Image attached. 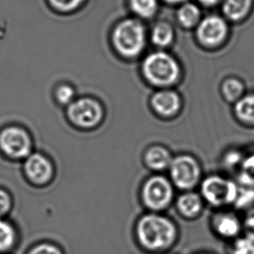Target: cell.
I'll list each match as a JSON object with an SVG mask.
<instances>
[{"label":"cell","mask_w":254,"mask_h":254,"mask_svg":"<svg viewBox=\"0 0 254 254\" xmlns=\"http://www.w3.org/2000/svg\"><path fill=\"white\" fill-rule=\"evenodd\" d=\"M173 152L162 144H152L143 153L144 166L152 173L168 172L173 161Z\"/></svg>","instance_id":"7c38bea8"},{"label":"cell","mask_w":254,"mask_h":254,"mask_svg":"<svg viewBox=\"0 0 254 254\" xmlns=\"http://www.w3.org/2000/svg\"><path fill=\"white\" fill-rule=\"evenodd\" d=\"M201 12L199 8L192 3H183L177 12V18L185 28H192L200 22Z\"/></svg>","instance_id":"e0dca14e"},{"label":"cell","mask_w":254,"mask_h":254,"mask_svg":"<svg viewBox=\"0 0 254 254\" xmlns=\"http://www.w3.org/2000/svg\"><path fill=\"white\" fill-rule=\"evenodd\" d=\"M117 51L123 56L133 58L145 49L146 33L145 26L136 19H127L120 23L113 35Z\"/></svg>","instance_id":"8992f818"},{"label":"cell","mask_w":254,"mask_h":254,"mask_svg":"<svg viewBox=\"0 0 254 254\" xmlns=\"http://www.w3.org/2000/svg\"><path fill=\"white\" fill-rule=\"evenodd\" d=\"M0 148L11 159H24L31 153L32 141L23 129L9 127L0 133Z\"/></svg>","instance_id":"ba28073f"},{"label":"cell","mask_w":254,"mask_h":254,"mask_svg":"<svg viewBox=\"0 0 254 254\" xmlns=\"http://www.w3.org/2000/svg\"><path fill=\"white\" fill-rule=\"evenodd\" d=\"M68 116L76 126L92 128L102 120L103 110L97 101L85 98L71 103L68 109Z\"/></svg>","instance_id":"9c48e42d"},{"label":"cell","mask_w":254,"mask_h":254,"mask_svg":"<svg viewBox=\"0 0 254 254\" xmlns=\"http://www.w3.org/2000/svg\"><path fill=\"white\" fill-rule=\"evenodd\" d=\"M151 106L158 116L170 119L180 113L181 99L180 95L174 91L161 90L152 96Z\"/></svg>","instance_id":"4fadbf2b"},{"label":"cell","mask_w":254,"mask_h":254,"mask_svg":"<svg viewBox=\"0 0 254 254\" xmlns=\"http://www.w3.org/2000/svg\"><path fill=\"white\" fill-rule=\"evenodd\" d=\"M213 254L212 253H209V252H198V253H196V254Z\"/></svg>","instance_id":"d6a6232c"},{"label":"cell","mask_w":254,"mask_h":254,"mask_svg":"<svg viewBox=\"0 0 254 254\" xmlns=\"http://www.w3.org/2000/svg\"><path fill=\"white\" fill-rule=\"evenodd\" d=\"M29 254H61L59 248L50 244H41L34 247Z\"/></svg>","instance_id":"f1b7e54d"},{"label":"cell","mask_w":254,"mask_h":254,"mask_svg":"<svg viewBox=\"0 0 254 254\" xmlns=\"http://www.w3.org/2000/svg\"><path fill=\"white\" fill-rule=\"evenodd\" d=\"M242 221H243V233L254 238V207L244 212Z\"/></svg>","instance_id":"83f0119b"},{"label":"cell","mask_w":254,"mask_h":254,"mask_svg":"<svg viewBox=\"0 0 254 254\" xmlns=\"http://www.w3.org/2000/svg\"><path fill=\"white\" fill-rule=\"evenodd\" d=\"M131 10L140 18H152L159 8L158 0H130Z\"/></svg>","instance_id":"cb8c5ba5"},{"label":"cell","mask_w":254,"mask_h":254,"mask_svg":"<svg viewBox=\"0 0 254 254\" xmlns=\"http://www.w3.org/2000/svg\"><path fill=\"white\" fill-rule=\"evenodd\" d=\"M177 223L165 212H146L135 225V238L142 250L151 254L168 253L180 240Z\"/></svg>","instance_id":"6da1fadb"},{"label":"cell","mask_w":254,"mask_h":254,"mask_svg":"<svg viewBox=\"0 0 254 254\" xmlns=\"http://www.w3.org/2000/svg\"><path fill=\"white\" fill-rule=\"evenodd\" d=\"M253 207H254V187L239 185L238 194L233 208L236 212H246Z\"/></svg>","instance_id":"ffe728a7"},{"label":"cell","mask_w":254,"mask_h":254,"mask_svg":"<svg viewBox=\"0 0 254 254\" xmlns=\"http://www.w3.org/2000/svg\"><path fill=\"white\" fill-rule=\"evenodd\" d=\"M11 198L9 195L4 191L0 190V218L7 213L11 208Z\"/></svg>","instance_id":"f546056e"},{"label":"cell","mask_w":254,"mask_h":254,"mask_svg":"<svg viewBox=\"0 0 254 254\" xmlns=\"http://www.w3.org/2000/svg\"><path fill=\"white\" fill-rule=\"evenodd\" d=\"M167 3L169 4H182L185 3L186 0H165Z\"/></svg>","instance_id":"1f68e13d"},{"label":"cell","mask_w":254,"mask_h":254,"mask_svg":"<svg viewBox=\"0 0 254 254\" xmlns=\"http://www.w3.org/2000/svg\"><path fill=\"white\" fill-rule=\"evenodd\" d=\"M53 6L61 11H71L78 8L83 0H50Z\"/></svg>","instance_id":"4316f807"},{"label":"cell","mask_w":254,"mask_h":254,"mask_svg":"<svg viewBox=\"0 0 254 254\" xmlns=\"http://www.w3.org/2000/svg\"><path fill=\"white\" fill-rule=\"evenodd\" d=\"M253 4L254 0H224L223 12L230 20L239 21L247 17Z\"/></svg>","instance_id":"9a60e30c"},{"label":"cell","mask_w":254,"mask_h":254,"mask_svg":"<svg viewBox=\"0 0 254 254\" xmlns=\"http://www.w3.org/2000/svg\"><path fill=\"white\" fill-rule=\"evenodd\" d=\"M15 232L13 227L2 219H0V252L7 251L13 246Z\"/></svg>","instance_id":"d4e9b609"},{"label":"cell","mask_w":254,"mask_h":254,"mask_svg":"<svg viewBox=\"0 0 254 254\" xmlns=\"http://www.w3.org/2000/svg\"><path fill=\"white\" fill-rule=\"evenodd\" d=\"M173 206L178 215L187 221L199 219L205 212V205L200 193L197 190L180 191L177 195Z\"/></svg>","instance_id":"8fae6325"},{"label":"cell","mask_w":254,"mask_h":254,"mask_svg":"<svg viewBox=\"0 0 254 254\" xmlns=\"http://www.w3.org/2000/svg\"><path fill=\"white\" fill-rule=\"evenodd\" d=\"M245 86L240 79L230 78L223 82L221 92L224 98L229 102H237L243 97Z\"/></svg>","instance_id":"7402d4cb"},{"label":"cell","mask_w":254,"mask_h":254,"mask_svg":"<svg viewBox=\"0 0 254 254\" xmlns=\"http://www.w3.org/2000/svg\"><path fill=\"white\" fill-rule=\"evenodd\" d=\"M167 173L173 186L180 191L196 190L204 178L200 160L188 152L174 155Z\"/></svg>","instance_id":"277c9868"},{"label":"cell","mask_w":254,"mask_h":254,"mask_svg":"<svg viewBox=\"0 0 254 254\" xmlns=\"http://www.w3.org/2000/svg\"><path fill=\"white\" fill-rule=\"evenodd\" d=\"M210 227L216 237L230 242L243 234L242 216L230 208L215 210L210 218Z\"/></svg>","instance_id":"52a82bcc"},{"label":"cell","mask_w":254,"mask_h":254,"mask_svg":"<svg viewBox=\"0 0 254 254\" xmlns=\"http://www.w3.org/2000/svg\"><path fill=\"white\" fill-rule=\"evenodd\" d=\"M198 1L199 3H201L202 4H204V5L212 6V5H214L217 3H219L220 0H198Z\"/></svg>","instance_id":"4dcf8cb0"},{"label":"cell","mask_w":254,"mask_h":254,"mask_svg":"<svg viewBox=\"0 0 254 254\" xmlns=\"http://www.w3.org/2000/svg\"><path fill=\"white\" fill-rule=\"evenodd\" d=\"M74 90L69 85H61L58 88L56 97L58 101L63 105H71L74 99Z\"/></svg>","instance_id":"484cf974"},{"label":"cell","mask_w":254,"mask_h":254,"mask_svg":"<svg viewBox=\"0 0 254 254\" xmlns=\"http://www.w3.org/2000/svg\"><path fill=\"white\" fill-rule=\"evenodd\" d=\"M176 188L164 173H152L142 183L140 201L147 212H165L173 206Z\"/></svg>","instance_id":"3957f363"},{"label":"cell","mask_w":254,"mask_h":254,"mask_svg":"<svg viewBox=\"0 0 254 254\" xmlns=\"http://www.w3.org/2000/svg\"><path fill=\"white\" fill-rule=\"evenodd\" d=\"M245 155L246 153L241 150L236 148L229 149L222 154L220 159L221 166L227 172L236 174L243 162Z\"/></svg>","instance_id":"44dd1931"},{"label":"cell","mask_w":254,"mask_h":254,"mask_svg":"<svg viewBox=\"0 0 254 254\" xmlns=\"http://www.w3.org/2000/svg\"><path fill=\"white\" fill-rule=\"evenodd\" d=\"M239 185L254 187V152L246 153L239 172L235 174Z\"/></svg>","instance_id":"ac0fdd59"},{"label":"cell","mask_w":254,"mask_h":254,"mask_svg":"<svg viewBox=\"0 0 254 254\" xmlns=\"http://www.w3.org/2000/svg\"><path fill=\"white\" fill-rule=\"evenodd\" d=\"M228 35V25L219 16H209L202 19L197 25L196 36L202 46L216 47L222 44Z\"/></svg>","instance_id":"30bf717a"},{"label":"cell","mask_w":254,"mask_h":254,"mask_svg":"<svg viewBox=\"0 0 254 254\" xmlns=\"http://www.w3.org/2000/svg\"><path fill=\"white\" fill-rule=\"evenodd\" d=\"M198 188V192L206 206L214 210H221L233 208L239 185L235 179L219 173H211L204 176Z\"/></svg>","instance_id":"7a4b0ae2"},{"label":"cell","mask_w":254,"mask_h":254,"mask_svg":"<svg viewBox=\"0 0 254 254\" xmlns=\"http://www.w3.org/2000/svg\"><path fill=\"white\" fill-rule=\"evenodd\" d=\"M142 71L146 80L159 87L173 85L180 77V66L178 61L165 52L149 54L143 62Z\"/></svg>","instance_id":"5b68a950"},{"label":"cell","mask_w":254,"mask_h":254,"mask_svg":"<svg viewBox=\"0 0 254 254\" xmlns=\"http://www.w3.org/2000/svg\"><path fill=\"white\" fill-rule=\"evenodd\" d=\"M25 172L28 179L35 184H45L53 176V166L46 157L33 153L27 157Z\"/></svg>","instance_id":"5bb4252c"},{"label":"cell","mask_w":254,"mask_h":254,"mask_svg":"<svg viewBox=\"0 0 254 254\" xmlns=\"http://www.w3.org/2000/svg\"><path fill=\"white\" fill-rule=\"evenodd\" d=\"M234 113L240 123L254 127V93L243 96L238 100L234 106Z\"/></svg>","instance_id":"2e32d148"},{"label":"cell","mask_w":254,"mask_h":254,"mask_svg":"<svg viewBox=\"0 0 254 254\" xmlns=\"http://www.w3.org/2000/svg\"><path fill=\"white\" fill-rule=\"evenodd\" d=\"M152 41L155 46L159 47H166L173 42L174 30L173 26L166 23L160 22L152 29Z\"/></svg>","instance_id":"d6986e66"},{"label":"cell","mask_w":254,"mask_h":254,"mask_svg":"<svg viewBox=\"0 0 254 254\" xmlns=\"http://www.w3.org/2000/svg\"><path fill=\"white\" fill-rule=\"evenodd\" d=\"M226 252L227 254H254V238L243 233L230 241Z\"/></svg>","instance_id":"603a6c76"}]
</instances>
